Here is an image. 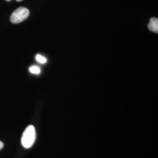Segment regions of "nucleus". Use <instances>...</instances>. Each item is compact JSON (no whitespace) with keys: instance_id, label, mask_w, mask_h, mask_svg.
<instances>
[{"instance_id":"f03ea898","label":"nucleus","mask_w":158,"mask_h":158,"mask_svg":"<svg viewBox=\"0 0 158 158\" xmlns=\"http://www.w3.org/2000/svg\"><path fill=\"white\" fill-rule=\"evenodd\" d=\"M29 15L28 9L21 6L17 8L12 14L10 17V21L13 23H19L25 20Z\"/></svg>"},{"instance_id":"7ed1b4c3","label":"nucleus","mask_w":158,"mask_h":158,"mask_svg":"<svg viewBox=\"0 0 158 158\" xmlns=\"http://www.w3.org/2000/svg\"><path fill=\"white\" fill-rule=\"evenodd\" d=\"M148 28L153 32L158 33V19L157 18H152L148 24Z\"/></svg>"},{"instance_id":"20e7f679","label":"nucleus","mask_w":158,"mask_h":158,"mask_svg":"<svg viewBox=\"0 0 158 158\" xmlns=\"http://www.w3.org/2000/svg\"><path fill=\"white\" fill-rule=\"evenodd\" d=\"M29 71L32 73L36 74L40 73V68L36 66H31V68H29Z\"/></svg>"},{"instance_id":"39448f33","label":"nucleus","mask_w":158,"mask_h":158,"mask_svg":"<svg viewBox=\"0 0 158 158\" xmlns=\"http://www.w3.org/2000/svg\"><path fill=\"white\" fill-rule=\"evenodd\" d=\"M36 59L38 62L40 63H45L47 61L45 57H44L40 55H37L36 56Z\"/></svg>"},{"instance_id":"f257e3e1","label":"nucleus","mask_w":158,"mask_h":158,"mask_svg":"<svg viewBox=\"0 0 158 158\" xmlns=\"http://www.w3.org/2000/svg\"><path fill=\"white\" fill-rule=\"evenodd\" d=\"M36 139L35 129L33 125H29L23 133L21 143L25 148H30L34 145Z\"/></svg>"},{"instance_id":"423d86ee","label":"nucleus","mask_w":158,"mask_h":158,"mask_svg":"<svg viewBox=\"0 0 158 158\" xmlns=\"http://www.w3.org/2000/svg\"><path fill=\"white\" fill-rule=\"evenodd\" d=\"M3 147H4V143L0 141V150H1Z\"/></svg>"},{"instance_id":"0eeeda50","label":"nucleus","mask_w":158,"mask_h":158,"mask_svg":"<svg viewBox=\"0 0 158 158\" xmlns=\"http://www.w3.org/2000/svg\"><path fill=\"white\" fill-rule=\"evenodd\" d=\"M6 1H11V0H6ZM16 1L18 2H20V1H22L23 0H16Z\"/></svg>"}]
</instances>
